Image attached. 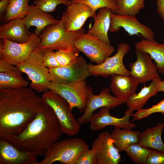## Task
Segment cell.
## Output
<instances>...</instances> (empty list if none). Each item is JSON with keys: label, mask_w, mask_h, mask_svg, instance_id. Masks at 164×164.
I'll return each instance as SVG.
<instances>
[{"label": "cell", "mask_w": 164, "mask_h": 164, "mask_svg": "<svg viewBox=\"0 0 164 164\" xmlns=\"http://www.w3.org/2000/svg\"><path fill=\"white\" fill-rule=\"evenodd\" d=\"M157 12L164 22V0H156Z\"/></svg>", "instance_id": "39"}, {"label": "cell", "mask_w": 164, "mask_h": 164, "mask_svg": "<svg viewBox=\"0 0 164 164\" xmlns=\"http://www.w3.org/2000/svg\"><path fill=\"white\" fill-rule=\"evenodd\" d=\"M18 69L7 72H0V90L26 87L28 82Z\"/></svg>", "instance_id": "27"}, {"label": "cell", "mask_w": 164, "mask_h": 164, "mask_svg": "<svg viewBox=\"0 0 164 164\" xmlns=\"http://www.w3.org/2000/svg\"><path fill=\"white\" fill-rule=\"evenodd\" d=\"M85 31L83 28L75 31H67L62 16L58 23L49 25L43 31L39 36L41 41L38 47L45 50H78L75 46L76 41Z\"/></svg>", "instance_id": "3"}, {"label": "cell", "mask_w": 164, "mask_h": 164, "mask_svg": "<svg viewBox=\"0 0 164 164\" xmlns=\"http://www.w3.org/2000/svg\"><path fill=\"white\" fill-rule=\"evenodd\" d=\"M164 127L163 123H159L151 128H148L140 132L137 144L143 147L164 152V143L161 134Z\"/></svg>", "instance_id": "24"}, {"label": "cell", "mask_w": 164, "mask_h": 164, "mask_svg": "<svg viewBox=\"0 0 164 164\" xmlns=\"http://www.w3.org/2000/svg\"><path fill=\"white\" fill-rule=\"evenodd\" d=\"M60 4L67 6L70 4V2L65 0H35L33 2L34 5L46 13L53 11L56 6Z\"/></svg>", "instance_id": "34"}, {"label": "cell", "mask_w": 164, "mask_h": 164, "mask_svg": "<svg viewBox=\"0 0 164 164\" xmlns=\"http://www.w3.org/2000/svg\"><path fill=\"white\" fill-rule=\"evenodd\" d=\"M36 155L18 149L0 138V164H36Z\"/></svg>", "instance_id": "18"}, {"label": "cell", "mask_w": 164, "mask_h": 164, "mask_svg": "<svg viewBox=\"0 0 164 164\" xmlns=\"http://www.w3.org/2000/svg\"><path fill=\"white\" fill-rule=\"evenodd\" d=\"M79 51L74 50H57L55 52L57 60L61 66L70 65L76 61Z\"/></svg>", "instance_id": "32"}, {"label": "cell", "mask_w": 164, "mask_h": 164, "mask_svg": "<svg viewBox=\"0 0 164 164\" xmlns=\"http://www.w3.org/2000/svg\"><path fill=\"white\" fill-rule=\"evenodd\" d=\"M136 60L129 65L130 76L138 83L152 80L159 75L156 65L148 53L135 49Z\"/></svg>", "instance_id": "16"}, {"label": "cell", "mask_w": 164, "mask_h": 164, "mask_svg": "<svg viewBox=\"0 0 164 164\" xmlns=\"http://www.w3.org/2000/svg\"><path fill=\"white\" fill-rule=\"evenodd\" d=\"M48 87L58 94L69 103L70 109L77 108L80 112L84 111L91 88L85 80L70 83L50 81Z\"/></svg>", "instance_id": "7"}, {"label": "cell", "mask_w": 164, "mask_h": 164, "mask_svg": "<svg viewBox=\"0 0 164 164\" xmlns=\"http://www.w3.org/2000/svg\"><path fill=\"white\" fill-rule=\"evenodd\" d=\"M29 0H10L4 16L3 21L7 22L18 19H24L30 8Z\"/></svg>", "instance_id": "28"}, {"label": "cell", "mask_w": 164, "mask_h": 164, "mask_svg": "<svg viewBox=\"0 0 164 164\" xmlns=\"http://www.w3.org/2000/svg\"><path fill=\"white\" fill-rule=\"evenodd\" d=\"M62 16L65 29L73 31L82 29L87 19L93 18L94 14L91 8L86 4L75 2L70 3Z\"/></svg>", "instance_id": "17"}, {"label": "cell", "mask_w": 164, "mask_h": 164, "mask_svg": "<svg viewBox=\"0 0 164 164\" xmlns=\"http://www.w3.org/2000/svg\"><path fill=\"white\" fill-rule=\"evenodd\" d=\"M162 91L164 92V80H161L158 89V92Z\"/></svg>", "instance_id": "41"}, {"label": "cell", "mask_w": 164, "mask_h": 164, "mask_svg": "<svg viewBox=\"0 0 164 164\" xmlns=\"http://www.w3.org/2000/svg\"><path fill=\"white\" fill-rule=\"evenodd\" d=\"M91 147L95 151L97 164H118L121 161L119 152L108 131L99 133Z\"/></svg>", "instance_id": "14"}, {"label": "cell", "mask_w": 164, "mask_h": 164, "mask_svg": "<svg viewBox=\"0 0 164 164\" xmlns=\"http://www.w3.org/2000/svg\"><path fill=\"white\" fill-rule=\"evenodd\" d=\"M10 0H2L0 1V15L5 12H6Z\"/></svg>", "instance_id": "40"}, {"label": "cell", "mask_w": 164, "mask_h": 164, "mask_svg": "<svg viewBox=\"0 0 164 164\" xmlns=\"http://www.w3.org/2000/svg\"><path fill=\"white\" fill-rule=\"evenodd\" d=\"M74 164H97L95 149H88L83 152L78 157Z\"/></svg>", "instance_id": "35"}, {"label": "cell", "mask_w": 164, "mask_h": 164, "mask_svg": "<svg viewBox=\"0 0 164 164\" xmlns=\"http://www.w3.org/2000/svg\"><path fill=\"white\" fill-rule=\"evenodd\" d=\"M30 33L26 29L23 19L10 20L0 27V38L19 43H24L29 39Z\"/></svg>", "instance_id": "21"}, {"label": "cell", "mask_w": 164, "mask_h": 164, "mask_svg": "<svg viewBox=\"0 0 164 164\" xmlns=\"http://www.w3.org/2000/svg\"><path fill=\"white\" fill-rule=\"evenodd\" d=\"M135 49L148 53L156 63L158 72L164 73V44L154 39H142L135 44Z\"/></svg>", "instance_id": "25"}, {"label": "cell", "mask_w": 164, "mask_h": 164, "mask_svg": "<svg viewBox=\"0 0 164 164\" xmlns=\"http://www.w3.org/2000/svg\"><path fill=\"white\" fill-rule=\"evenodd\" d=\"M161 81L160 77L152 80L149 85L144 86L138 93L131 96L125 102L128 109L133 111L142 109L148 99L158 92Z\"/></svg>", "instance_id": "23"}, {"label": "cell", "mask_w": 164, "mask_h": 164, "mask_svg": "<svg viewBox=\"0 0 164 164\" xmlns=\"http://www.w3.org/2000/svg\"><path fill=\"white\" fill-rule=\"evenodd\" d=\"M129 46L127 43H120L118 46L116 53L108 58L103 63L97 65L89 64L91 75L108 77L114 74L130 76V71L125 66L123 60L129 52Z\"/></svg>", "instance_id": "10"}, {"label": "cell", "mask_w": 164, "mask_h": 164, "mask_svg": "<svg viewBox=\"0 0 164 164\" xmlns=\"http://www.w3.org/2000/svg\"><path fill=\"white\" fill-rule=\"evenodd\" d=\"M111 13L109 8H102L99 9L97 14L93 18V25L88 30L87 33L106 43L110 44L108 32L111 26Z\"/></svg>", "instance_id": "22"}, {"label": "cell", "mask_w": 164, "mask_h": 164, "mask_svg": "<svg viewBox=\"0 0 164 164\" xmlns=\"http://www.w3.org/2000/svg\"><path fill=\"white\" fill-rule=\"evenodd\" d=\"M23 19L27 30L31 26H35L34 33L39 36L46 27L57 23L60 21L32 4L30 5L29 11Z\"/></svg>", "instance_id": "20"}, {"label": "cell", "mask_w": 164, "mask_h": 164, "mask_svg": "<svg viewBox=\"0 0 164 164\" xmlns=\"http://www.w3.org/2000/svg\"><path fill=\"white\" fill-rule=\"evenodd\" d=\"M45 51L38 47L26 60L16 66L21 73L26 74L31 80V88L38 93L48 90V86L51 81L49 69L43 61Z\"/></svg>", "instance_id": "5"}, {"label": "cell", "mask_w": 164, "mask_h": 164, "mask_svg": "<svg viewBox=\"0 0 164 164\" xmlns=\"http://www.w3.org/2000/svg\"><path fill=\"white\" fill-rule=\"evenodd\" d=\"M88 149L87 142L81 138L73 137L57 141L43 159L36 164H51L56 162L63 164H74L79 156Z\"/></svg>", "instance_id": "4"}, {"label": "cell", "mask_w": 164, "mask_h": 164, "mask_svg": "<svg viewBox=\"0 0 164 164\" xmlns=\"http://www.w3.org/2000/svg\"><path fill=\"white\" fill-rule=\"evenodd\" d=\"M151 149L137 144L129 146L125 151L135 163L138 164H146Z\"/></svg>", "instance_id": "30"}, {"label": "cell", "mask_w": 164, "mask_h": 164, "mask_svg": "<svg viewBox=\"0 0 164 164\" xmlns=\"http://www.w3.org/2000/svg\"><path fill=\"white\" fill-rule=\"evenodd\" d=\"M123 28L130 36L140 35L146 39H154V32L150 28L142 24L135 16L120 15L111 13V23L109 31L117 32Z\"/></svg>", "instance_id": "13"}, {"label": "cell", "mask_w": 164, "mask_h": 164, "mask_svg": "<svg viewBox=\"0 0 164 164\" xmlns=\"http://www.w3.org/2000/svg\"><path fill=\"white\" fill-rule=\"evenodd\" d=\"M110 76V89L114 96L125 103L136 93L139 84L131 76L114 74Z\"/></svg>", "instance_id": "19"}, {"label": "cell", "mask_w": 164, "mask_h": 164, "mask_svg": "<svg viewBox=\"0 0 164 164\" xmlns=\"http://www.w3.org/2000/svg\"><path fill=\"white\" fill-rule=\"evenodd\" d=\"M124 103L118 98L111 94L108 88H103L98 95L94 94L91 89L84 113L77 120L80 125L87 123L89 122L94 111L97 109L105 107L110 110Z\"/></svg>", "instance_id": "12"}, {"label": "cell", "mask_w": 164, "mask_h": 164, "mask_svg": "<svg viewBox=\"0 0 164 164\" xmlns=\"http://www.w3.org/2000/svg\"><path fill=\"white\" fill-rule=\"evenodd\" d=\"M51 81L70 83L85 80L91 75L89 64L81 56H78L73 64L49 69Z\"/></svg>", "instance_id": "11"}, {"label": "cell", "mask_w": 164, "mask_h": 164, "mask_svg": "<svg viewBox=\"0 0 164 164\" xmlns=\"http://www.w3.org/2000/svg\"><path fill=\"white\" fill-rule=\"evenodd\" d=\"M75 46L90 60L99 64L109 57L115 50L113 46L106 43L88 33H82L77 39Z\"/></svg>", "instance_id": "9"}, {"label": "cell", "mask_w": 164, "mask_h": 164, "mask_svg": "<svg viewBox=\"0 0 164 164\" xmlns=\"http://www.w3.org/2000/svg\"><path fill=\"white\" fill-rule=\"evenodd\" d=\"M41 98L43 103L50 106L53 111L63 133L70 136L78 133L80 125L66 100L50 90L43 92Z\"/></svg>", "instance_id": "6"}, {"label": "cell", "mask_w": 164, "mask_h": 164, "mask_svg": "<svg viewBox=\"0 0 164 164\" xmlns=\"http://www.w3.org/2000/svg\"><path fill=\"white\" fill-rule=\"evenodd\" d=\"M140 132L131 129H121L120 128L115 127L111 135L115 146L120 152L125 151L132 145L137 144Z\"/></svg>", "instance_id": "26"}, {"label": "cell", "mask_w": 164, "mask_h": 164, "mask_svg": "<svg viewBox=\"0 0 164 164\" xmlns=\"http://www.w3.org/2000/svg\"><path fill=\"white\" fill-rule=\"evenodd\" d=\"M109 109L106 107L101 108L97 112L93 113L89 122L90 128L93 131L101 130L108 125H112L123 129H132L135 128L136 124L131 123L129 119L133 111L128 109L125 112V115L118 118L112 116Z\"/></svg>", "instance_id": "15"}, {"label": "cell", "mask_w": 164, "mask_h": 164, "mask_svg": "<svg viewBox=\"0 0 164 164\" xmlns=\"http://www.w3.org/2000/svg\"><path fill=\"white\" fill-rule=\"evenodd\" d=\"M0 43V59L16 66L26 60L37 48L41 41L39 36L30 33L26 42L19 43L4 39Z\"/></svg>", "instance_id": "8"}, {"label": "cell", "mask_w": 164, "mask_h": 164, "mask_svg": "<svg viewBox=\"0 0 164 164\" xmlns=\"http://www.w3.org/2000/svg\"><path fill=\"white\" fill-rule=\"evenodd\" d=\"M146 164H164V152L151 149Z\"/></svg>", "instance_id": "37"}, {"label": "cell", "mask_w": 164, "mask_h": 164, "mask_svg": "<svg viewBox=\"0 0 164 164\" xmlns=\"http://www.w3.org/2000/svg\"><path fill=\"white\" fill-rule=\"evenodd\" d=\"M68 2H70V1H71V0H65Z\"/></svg>", "instance_id": "42"}, {"label": "cell", "mask_w": 164, "mask_h": 164, "mask_svg": "<svg viewBox=\"0 0 164 164\" xmlns=\"http://www.w3.org/2000/svg\"><path fill=\"white\" fill-rule=\"evenodd\" d=\"M53 50H47L45 51L43 57V61L45 66L49 69L60 66Z\"/></svg>", "instance_id": "36"}, {"label": "cell", "mask_w": 164, "mask_h": 164, "mask_svg": "<svg viewBox=\"0 0 164 164\" xmlns=\"http://www.w3.org/2000/svg\"><path fill=\"white\" fill-rule=\"evenodd\" d=\"M117 8L115 14L136 16L145 7V0H115Z\"/></svg>", "instance_id": "29"}, {"label": "cell", "mask_w": 164, "mask_h": 164, "mask_svg": "<svg viewBox=\"0 0 164 164\" xmlns=\"http://www.w3.org/2000/svg\"><path fill=\"white\" fill-rule=\"evenodd\" d=\"M156 113H160L164 115V99L157 104L147 109H142L133 113L132 121L139 120L148 117Z\"/></svg>", "instance_id": "33"}, {"label": "cell", "mask_w": 164, "mask_h": 164, "mask_svg": "<svg viewBox=\"0 0 164 164\" xmlns=\"http://www.w3.org/2000/svg\"><path fill=\"white\" fill-rule=\"evenodd\" d=\"M63 133L52 108L43 104L34 119L20 133L7 140L20 150L45 156Z\"/></svg>", "instance_id": "2"}, {"label": "cell", "mask_w": 164, "mask_h": 164, "mask_svg": "<svg viewBox=\"0 0 164 164\" xmlns=\"http://www.w3.org/2000/svg\"><path fill=\"white\" fill-rule=\"evenodd\" d=\"M17 69L16 66L5 61L0 59V72H7Z\"/></svg>", "instance_id": "38"}, {"label": "cell", "mask_w": 164, "mask_h": 164, "mask_svg": "<svg viewBox=\"0 0 164 164\" xmlns=\"http://www.w3.org/2000/svg\"><path fill=\"white\" fill-rule=\"evenodd\" d=\"M43 104L41 97L31 88L0 90V138L8 140L20 133Z\"/></svg>", "instance_id": "1"}, {"label": "cell", "mask_w": 164, "mask_h": 164, "mask_svg": "<svg viewBox=\"0 0 164 164\" xmlns=\"http://www.w3.org/2000/svg\"><path fill=\"white\" fill-rule=\"evenodd\" d=\"M82 2L88 5L92 10L94 18L96 15V11L102 8L110 9L113 13H115L117 8L115 0H71L70 3Z\"/></svg>", "instance_id": "31"}]
</instances>
